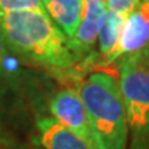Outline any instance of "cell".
Here are the masks:
<instances>
[{
    "label": "cell",
    "instance_id": "1",
    "mask_svg": "<svg viewBox=\"0 0 149 149\" xmlns=\"http://www.w3.org/2000/svg\"><path fill=\"white\" fill-rule=\"evenodd\" d=\"M0 31L6 47L39 65L66 70L76 62L66 36L44 10L0 13Z\"/></svg>",
    "mask_w": 149,
    "mask_h": 149
},
{
    "label": "cell",
    "instance_id": "2",
    "mask_svg": "<svg viewBox=\"0 0 149 149\" xmlns=\"http://www.w3.org/2000/svg\"><path fill=\"white\" fill-rule=\"evenodd\" d=\"M77 91L101 149H126L128 122L117 79L104 70L93 72Z\"/></svg>",
    "mask_w": 149,
    "mask_h": 149
},
{
    "label": "cell",
    "instance_id": "3",
    "mask_svg": "<svg viewBox=\"0 0 149 149\" xmlns=\"http://www.w3.org/2000/svg\"><path fill=\"white\" fill-rule=\"evenodd\" d=\"M117 84L127 115L128 127L141 133L149 127V69L144 54L124 57Z\"/></svg>",
    "mask_w": 149,
    "mask_h": 149
},
{
    "label": "cell",
    "instance_id": "4",
    "mask_svg": "<svg viewBox=\"0 0 149 149\" xmlns=\"http://www.w3.org/2000/svg\"><path fill=\"white\" fill-rule=\"evenodd\" d=\"M48 108L51 117L61 126L80 137L90 145L91 149H101L88 119V113L77 90L69 87L59 90L51 98Z\"/></svg>",
    "mask_w": 149,
    "mask_h": 149
},
{
    "label": "cell",
    "instance_id": "5",
    "mask_svg": "<svg viewBox=\"0 0 149 149\" xmlns=\"http://www.w3.org/2000/svg\"><path fill=\"white\" fill-rule=\"evenodd\" d=\"M149 46V0H141L123 24L113 61L142 53Z\"/></svg>",
    "mask_w": 149,
    "mask_h": 149
},
{
    "label": "cell",
    "instance_id": "6",
    "mask_svg": "<svg viewBox=\"0 0 149 149\" xmlns=\"http://www.w3.org/2000/svg\"><path fill=\"white\" fill-rule=\"evenodd\" d=\"M107 3L102 0H84V10L77 31L69 39V48L73 55L87 54L95 44L107 15Z\"/></svg>",
    "mask_w": 149,
    "mask_h": 149
},
{
    "label": "cell",
    "instance_id": "7",
    "mask_svg": "<svg viewBox=\"0 0 149 149\" xmlns=\"http://www.w3.org/2000/svg\"><path fill=\"white\" fill-rule=\"evenodd\" d=\"M42 3L51 21L68 40L72 39L83 17L84 0H42Z\"/></svg>",
    "mask_w": 149,
    "mask_h": 149
},
{
    "label": "cell",
    "instance_id": "8",
    "mask_svg": "<svg viewBox=\"0 0 149 149\" xmlns=\"http://www.w3.org/2000/svg\"><path fill=\"white\" fill-rule=\"evenodd\" d=\"M37 130L43 149H91L87 142L61 126L51 116L39 119Z\"/></svg>",
    "mask_w": 149,
    "mask_h": 149
},
{
    "label": "cell",
    "instance_id": "9",
    "mask_svg": "<svg viewBox=\"0 0 149 149\" xmlns=\"http://www.w3.org/2000/svg\"><path fill=\"white\" fill-rule=\"evenodd\" d=\"M127 17L107 11V15L101 26L97 43H98V51L104 64H112L113 62V54L116 51L117 43L120 39L123 24Z\"/></svg>",
    "mask_w": 149,
    "mask_h": 149
},
{
    "label": "cell",
    "instance_id": "10",
    "mask_svg": "<svg viewBox=\"0 0 149 149\" xmlns=\"http://www.w3.org/2000/svg\"><path fill=\"white\" fill-rule=\"evenodd\" d=\"M44 10L42 0H0V13Z\"/></svg>",
    "mask_w": 149,
    "mask_h": 149
},
{
    "label": "cell",
    "instance_id": "11",
    "mask_svg": "<svg viewBox=\"0 0 149 149\" xmlns=\"http://www.w3.org/2000/svg\"><path fill=\"white\" fill-rule=\"evenodd\" d=\"M139 3L141 0H108L107 10L127 17L138 7Z\"/></svg>",
    "mask_w": 149,
    "mask_h": 149
},
{
    "label": "cell",
    "instance_id": "12",
    "mask_svg": "<svg viewBox=\"0 0 149 149\" xmlns=\"http://www.w3.org/2000/svg\"><path fill=\"white\" fill-rule=\"evenodd\" d=\"M6 54H7V47H6V43L3 40V36H1V31H0V70H1L3 64H4Z\"/></svg>",
    "mask_w": 149,
    "mask_h": 149
},
{
    "label": "cell",
    "instance_id": "13",
    "mask_svg": "<svg viewBox=\"0 0 149 149\" xmlns=\"http://www.w3.org/2000/svg\"><path fill=\"white\" fill-rule=\"evenodd\" d=\"M142 54H144V58H145V64H146V66L149 69V46L142 51Z\"/></svg>",
    "mask_w": 149,
    "mask_h": 149
},
{
    "label": "cell",
    "instance_id": "14",
    "mask_svg": "<svg viewBox=\"0 0 149 149\" xmlns=\"http://www.w3.org/2000/svg\"><path fill=\"white\" fill-rule=\"evenodd\" d=\"M102 1H105V3H107V1H108V0H102Z\"/></svg>",
    "mask_w": 149,
    "mask_h": 149
}]
</instances>
